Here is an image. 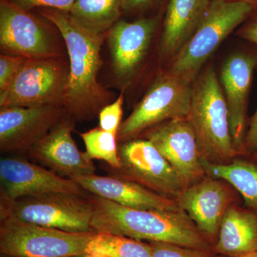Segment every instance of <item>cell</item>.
I'll return each mask as SVG.
<instances>
[{
	"label": "cell",
	"mask_w": 257,
	"mask_h": 257,
	"mask_svg": "<svg viewBox=\"0 0 257 257\" xmlns=\"http://www.w3.org/2000/svg\"><path fill=\"white\" fill-rule=\"evenodd\" d=\"M39 13L57 29L68 54V79L62 107L74 121L92 120L111 99L110 93L97 79L101 47L107 35L84 30L60 10L44 8Z\"/></svg>",
	"instance_id": "1"
},
{
	"label": "cell",
	"mask_w": 257,
	"mask_h": 257,
	"mask_svg": "<svg viewBox=\"0 0 257 257\" xmlns=\"http://www.w3.org/2000/svg\"><path fill=\"white\" fill-rule=\"evenodd\" d=\"M89 198L93 206L91 227L94 232L209 250L204 234L181 209L175 211L133 209L95 194H89Z\"/></svg>",
	"instance_id": "2"
},
{
	"label": "cell",
	"mask_w": 257,
	"mask_h": 257,
	"mask_svg": "<svg viewBox=\"0 0 257 257\" xmlns=\"http://www.w3.org/2000/svg\"><path fill=\"white\" fill-rule=\"evenodd\" d=\"M187 119L194 128L201 160L226 164L239 155L233 145L222 88L212 67H208L193 82Z\"/></svg>",
	"instance_id": "3"
},
{
	"label": "cell",
	"mask_w": 257,
	"mask_h": 257,
	"mask_svg": "<svg viewBox=\"0 0 257 257\" xmlns=\"http://www.w3.org/2000/svg\"><path fill=\"white\" fill-rule=\"evenodd\" d=\"M254 8L246 3L210 0L205 16L188 42L172 58L170 72L194 82L208 59Z\"/></svg>",
	"instance_id": "4"
},
{
	"label": "cell",
	"mask_w": 257,
	"mask_h": 257,
	"mask_svg": "<svg viewBox=\"0 0 257 257\" xmlns=\"http://www.w3.org/2000/svg\"><path fill=\"white\" fill-rule=\"evenodd\" d=\"M193 82L170 71L161 74L120 125L118 143L138 138L166 121L187 118Z\"/></svg>",
	"instance_id": "5"
},
{
	"label": "cell",
	"mask_w": 257,
	"mask_h": 257,
	"mask_svg": "<svg viewBox=\"0 0 257 257\" xmlns=\"http://www.w3.org/2000/svg\"><path fill=\"white\" fill-rule=\"evenodd\" d=\"M92 216L89 195L48 193L1 204V219L13 218L69 232H94L91 227Z\"/></svg>",
	"instance_id": "6"
},
{
	"label": "cell",
	"mask_w": 257,
	"mask_h": 257,
	"mask_svg": "<svg viewBox=\"0 0 257 257\" xmlns=\"http://www.w3.org/2000/svg\"><path fill=\"white\" fill-rule=\"evenodd\" d=\"M95 233L69 232L13 218H3L0 224V253L13 257L84 254Z\"/></svg>",
	"instance_id": "7"
},
{
	"label": "cell",
	"mask_w": 257,
	"mask_h": 257,
	"mask_svg": "<svg viewBox=\"0 0 257 257\" xmlns=\"http://www.w3.org/2000/svg\"><path fill=\"white\" fill-rule=\"evenodd\" d=\"M69 64L61 57L26 59L6 92L0 107L62 106Z\"/></svg>",
	"instance_id": "8"
},
{
	"label": "cell",
	"mask_w": 257,
	"mask_h": 257,
	"mask_svg": "<svg viewBox=\"0 0 257 257\" xmlns=\"http://www.w3.org/2000/svg\"><path fill=\"white\" fill-rule=\"evenodd\" d=\"M120 167L106 166L109 175L141 184L153 192L177 199L184 189L173 167L147 139L119 143Z\"/></svg>",
	"instance_id": "9"
},
{
	"label": "cell",
	"mask_w": 257,
	"mask_h": 257,
	"mask_svg": "<svg viewBox=\"0 0 257 257\" xmlns=\"http://www.w3.org/2000/svg\"><path fill=\"white\" fill-rule=\"evenodd\" d=\"M0 47L5 55L26 59L61 57L47 23L10 0H0Z\"/></svg>",
	"instance_id": "10"
},
{
	"label": "cell",
	"mask_w": 257,
	"mask_h": 257,
	"mask_svg": "<svg viewBox=\"0 0 257 257\" xmlns=\"http://www.w3.org/2000/svg\"><path fill=\"white\" fill-rule=\"evenodd\" d=\"M0 184L1 204L48 193L89 195L74 179L65 178L47 167L18 157L1 159Z\"/></svg>",
	"instance_id": "11"
},
{
	"label": "cell",
	"mask_w": 257,
	"mask_h": 257,
	"mask_svg": "<svg viewBox=\"0 0 257 257\" xmlns=\"http://www.w3.org/2000/svg\"><path fill=\"white\" fill-rule=\"evenodd\" d=\"M256 68L257 52L246 50L229 55L220 71L219 82L229 111L230 132L239 155H242L247 133L248 98Z\"/></svg>",
	"instance_id": "12"
},
{
	"label": "cell",
	"mask_w": 257,
	"mask_h": 257,
	"mask_svg": "<svg viewBox=\"0 0 257 257\" xmlns=\"http://www.w3.org/2000/svg\"><path fill=\"white\" fill-rule=\"evenodd\" d=\"M144 136L173 167L184 188L199 182L206 175L195 133L187 118L166 121Z\"/></svg>",
	"instance_id": "13"
},
{
	"label": "cell",
	"mask_w": 257,
	"mask_h": 257,
	"mask_svg": "<svg viewBox=\"0 0 257 257\" xmlns=\"http://www.w3.org/2000/svg\"><path fill=\"white\" fill-rule=\"evenodd\" d=\"M0 150L28 152L67 115L60 106L0 107Z\"/></svg>",
	"instance_id": "14"
},
{
	"label": "cell",
	"mask_w": 257,
	"mask_h": 257,
	"mask_svg": "<svg viewBox=\"0 0 257 257\" xmlns=\"http://www.w3.org/2000/svg\"><path fill=\"white\" fill-rule=\"evenodd\" d=\"M160 21V15L134 22L118 20L108 32L113 72L120 82H130L140 69Z\"/></svg>",
	"instance_id": "15"
},
{
	"label": "cell",
	"mask_w": 257,
	"mask_h": 257,
	"mask_svg": "<svg viewBox=\"0 0 257 257\" xmlns=\"http://www.w3.org/2000/svg\"><path fill=\"white\" fill-rule=\"evenodd\" d=\"M74 122L66 115L55 127L35 144L28 154L31 158L62 177L74 179L94 175L95 166L76 145Z\"/></svg>",
	"instance_id": "16"
},
{
	"label": "cell",
	"mask_w": 257,
	"mask_h": 257,
	"mask_svg": "<svg viewBox=\"0 0 257 257\" xmlns=\"http://www.w3.org/2000/svg\"><path fill=\"white\" fill-rule=\"evenodd\" d=\"M224 181L208 176L184 188L177 199L179 207L192 219L203 234L219 232L232 194Z\"/></svg>",
	"instance_id": "17"
},
{
	"label": "cell",
	"mask_w": 257,
	"mask_h": 257,
	"mask_svg": "<svg viewBox=\"0 0 257 257\" xmlns=\"http://www.w3.org/2000/svg\"><path fill=\"white\" fill-rule=\"evenodd\" d=\"M74 180L89 194H95L124 207L164 211L181 209L175 199L160 195L136 182L114 176L94 174Z\"/></svg>",
	"instance_id": "18"
},
{
	"label": "cell",
	"mask_w": 257,
	"mask_h": 257,
	"mask_svg": "<svg viewBox=\"0 0 257 257\" xmlns=\"http://www.w3.org/2000/svg\"><path fill=\"white\" fill-rule=\"evenodd\" d=\"M210 0H170L160 42V55L173 58L202 23Z\"/></svg>",
	"instance_id": "19"
},
{
	"label": "cell",
	"mask_w": 257,
	"mask_h": 257,
	"mask_svg": "<svg viewBox=\"0 0 257 257\" xmlns=\"http://www.w3.org/2000/svg\"><path fill=\"white\" fill-rule=\"evenodd\" d=\"M216 250L228 257L257 251V209L230 205L221 222Z\"/></svg>",
	"instance_id": "20"
},
{
	"label": "cell",
	"mask_w": 257,
	"mask_h": 257,
	"mask_svg": "<svg viewBox=\"0 0 257 257\" xmlns=\"http://www.w3.org/2000/svg\"><path fill=\"white\" fill-rule=\"evenodd\" d=\"M201 162L206 175L229 183L241 194L245 207L257 209L256 157L234 158L226 164H213L202 160Z\"/></svg>",
	"instance_id": "21"
},
{
	"label": "cell",
	"mask_w": 257,
	"mask_h": 257,
	"mask_svg": "<svg viewBox=\"0 0 257 257\" xmlns=\"http://www.w3.org/2000/svg\"><path fill=\"white\" fill-rule=\"evenodd\" d=\"M122 6L123 0H75L68 14L84 30L107 35L123 13Z\"/></svg>",
	"instance_id": "22"
},
{
	"label": "cell",
	"mask_w": 257,
	"mask_h": 257,
	"mask_svg": "<svg viewBox=\"0 0 257 257\" xmlns=\"http://www.w3.org/2000/svg\"><path fill=\"white\" fill-rule=\"evenodd\" d=\"M151 243L121 235L96 232L88 243L90 257H152Z\"/></svg>",
	"instance_id": "23"
},
{
	"label": "cell",
	"mask_w": 257,
	"mask_h": 257,
	"mask_svg": "<svg viewBox=\"0 0 257 257\" xmlns=\"http://www.w3.org/2000/svg\"><path fill=\"white\" fill-rule=\"evenodd\" d=\"M79 135L85 145L86 150L83 153L87 160L104 161L110 168H119V143L116 135L104 131L99 126Z\"/></svg>",
	"instance_id": "24"
},
{
	"label": "cell",
	"mask_w": 257,
	"mask_h": 257,
	"mask_svg": "<svg viewBox=\"0 0 257 257\" xmlns=\"http://www.w3.org/2000/svg\"><path fill=\"white\" fill-rule=\"evenodd\" d=\"M150 243L152 246V257H215L209 250L160 241Z\"/></svg>",
	"instance_id": "25"
},
{
	"label": "cell",
	"mask_w": 257,
	"mask_h": 257,
	"mask_svg": "<svg viewBox=\"0 0 257 257\" xmlns=\"http://www.w3.org/2000/svg\"><path fill=\"white\" fill-rule=\"evenodd\" d=\"M123 104L124 96L120 94L116 100L104 106L98 115L99 127L117 137L120 125L122 122L121 117L123 114Z\"/></svg>",
	"instance_id": "26"
},
{
	"label": "cell",
	"mask_w": 257,
	"mask_h": 257,
	"mask_svg": "<svg viewBox=\"0 0 257 257\" xmlns=\"http://www.w3.org/2000/svg\"><path fill=\"white\" fill-rule=\"evenodd\" d=\"M25 60L20 56L5 54L0 56V96L9 89Z\"/></svg>",
	"instance_id": "27"
},
{
	"label": "cell",
	"mask_w": 257,
	"mask_h": 257,
	"mask_svg": "<svg viewBox=\"0 0 257 257\" xmlns=\"http://www.w3.org/2000/svg\"><path fill=\"white\" fill-rule=\"evenodd\" d=\"M19 8L28 11L34 9H55L69 13L75 0H10Z\"/></svg>",
	"instance_id": "28"
},
{
	"label": "cell",
	"mask_w": 257,
	"mask_h": 257,
	"mask_svg": "<svg viewBox=\"0 0 257 257\" xmlns=\"http://www.w3.org/2000/svg\"><path fill=\"white\" fill-rule=\"evenodd\" d=\"M257 72V68L256 69ZM242 155L257 157V109L248 121L247 133L245 139Z\"/></svg>",
	"instance_id": "29"
},
{
	"label": "cell",
	"mask_w": 257,
	"mask_h": 257,
	"mask_svg": "<svg viewBox=\"0 0 257 257\" xmlns=\"http://www.w3.org/2000/svg\"><path fill=\"white\" fill-rule=\"evenodd\" d=\"M160 0H123L122 12L125 13H140L145 11Z\"/></svg>",
	"instance_id": "30"
},
{
	"label": "cell",
	"mask_w": 257,
	"mask_h": 257,
	"mask_svg": "<svg viewBox=\"0 0 257 257\" xmlns=\"http://www.w3.org/2000/svg\"><path fill=\"white\" fill-rule=\"evenodd\" d=\"M240 37L257 46V13L239 31Z\"/></svg>",
	"instance_id": "31"
},
{
	"label": "cell",
	"mask_w": 257,
	"mask_h": 257,
	"mask_svg": "<svg viewBox=\"0 0 257 257\" xmlns=\"http://www.w3.org/2000/svg\"><path fill=\"white\" fill-rule=\"evenodd\" d=\"M228 1L240 2V3H246L251 5L255 10H257V0H228Z\"/></svg>",
	"instance_id": "32"
},
{
	"label": "cell",
	"mask_w": 257,
	"mask_h": 257,
	"mask_svg": "<svg viewBox=\"0 0 257 257\" xmlns=\"http://www.w3.org/2000/svg\"><path fill=\"white\" fill-rule=\"evenodd\" d=\"M236 257H257V251L245 253V254L240 255V256Z\"/></svg>",
	"instance_id": "33"
},
{
	"label": "cell",
	"mask_w": 257,
	"mask_h": 257,
	"mask_svg": "<svg viewBox=\"0 0 257 257\" xmlns=\"http://www.w3.org/2000/svg\"><path fill=\"white\" fill-rule=\"evenodd\" d=\"M67 257H90L88 256V255L86 254V253H84V254H79V255H74V256H70Z\"/></svg>",
	"instance_id": "34"
},
{
	"label": "cell",
	"mask_w": 257,
	"mask_h": 257,
	"mask_svg": "<svg viewBox=\"0 0 257 257\" xmlns=\"http://www.w3.org/2000/svg\"><path fill=\"white\" fill-rule=\"evenodd\" d=\"M0 257H13V256H8V255H5V254H2V253H1V255H0Z\"/></svg>",
	"instance_id": "35"
},
{
	"label": "cell",
	"mask_w": 257,
	"mask_h": 257,
	"mask_svg": "<svg viewBox=\"0 0 257 257\" xmlns=\"http://www.w3.org/2000/svg\"><path fill=\"white\" fill-rule=\"evenodd\" d=\"M256 158H257V157H256Z\"/></svg>",
	"instance_id": "36"
}]
</instances>
